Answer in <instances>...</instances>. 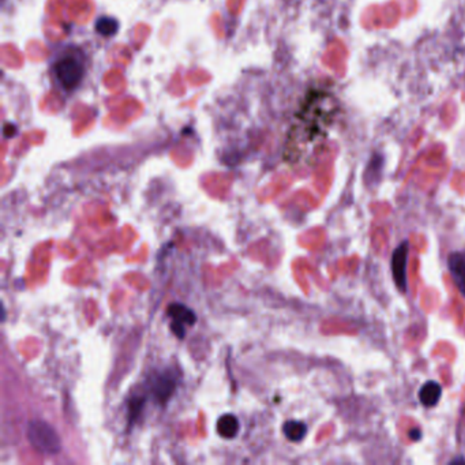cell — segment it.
<instances>
[{"mask_svg":"<svg viewBox=\"0 0 465 465\" xmlns=\"http://www.w3.org/2000/svg\"><path fill=\"white\" fill-rule=\"evenodd\" d=\"M336 114V100L331 94L322 91L310 92L288 135L285 160L288 163L299 162L310 145L325 138Z\"/></svg>","mask_w":465,"mask_h":465,"instance_id":"obj_1","label":"cell"},{"mask_svg":"<svg viewBox=\"0 0 465 465\" xmlns=\"http://www.w3.org/2000/svg\"><path fill=\"white\" fill-rule=\"evenodd\" d=\"M53 78L56 86L62 91L74 92L80 88L83 81L85 80L86 56L83 50L77 47H67L54 59Z\"/></svg>","mask_w":465,"mask_h":465,"instance_id":"obj_2","label":"cell"},{"mask_svg":"<svg viewBox=\"0 0 465 465\" xmlns=\"http://www.w3.org/2000/svg\"><path fill=\"white\" fill-rule=\"evenodd\" d=\"M26 435H28L31 445L34 446L39 453L54 456V454H58L59 451H61V437H59L55 429H54L51 424H48L47 421L32 420L31 423L28 424Z\"/></svg>","mask_w":465,"mask_h":465,"instance_id":"obj_3","label":"cell"},{"mask_svg":"<svg viewBox=\"0 0 465 465\" xmlns=\"http://www.w3.org/2000/svg\"><path fill=\"white\" fill-rule=\"evenodd\" d=\"M408 244L401 243L394 250L391 257V272L394 282L401 292L407 291Z\"/></svg>","mask_w":465,"mask_h":465,"instance_id":"obj_4","label":"cell"},{"mask_svg":"<svg viewBox=\"0 0 465 465\" xmlns=\"http://www.w3.org/2000/svg\"><path fill=\"white\" fill-rule=\"evenodd\" d=\"M167 312L170 317H173V331H175L176 336L181 337V339L184 336V323L193 326L194 325L195 320H197L194 312L187 309L183 304H171V306L168 307Z\"/></svg>","mask_w":465,"mask_h":465,"instance_id":"obj_5","label":"cell"},{"mask_svg":"<svg viewBox=\"0 0 465 465\" xmlns=\"http://www.w3.org/2000/svg\"><path fill=\"white\" fill-rule=\"evenodd\" d=\"M449 272L453 277L459 290L465 296V254L464 252H453L448 260Z\"/></svg>","mask_w":465,"mask_h":465,"instance_id":"obj_6","label":"cell"},{"mask_svg":"<svg viewBox=\"0 0 465 465\" xmlns=\"http://www.w3.org/2000/svg\"><path fill=\"white\" fill-rule=\"evenodd\" d=\"M440 396H442V388L435 381H429V382L424 383L420 391H419V399H420L424 407H434L440 401Z\"/></svg>","mask_w":465,"mask_h":465,"instance_id":"obj_7","label":"cell"},{"mask_svg":"<svg viewBox=\"0 0 465 465\" xmlns=\"http://www.w3.org/2000/svg\"><path fill=\"white\" fill-rule=\"evenodd\" d=\"M239 431V420L235 415H231V413H225V415L220 416L219 420H217V432H219L220 437L230 438L236 437Z\"/></svg>","mask_w":465,"mask_h":465,"instance_id":"obj_8","label":"cell"},{"mask_svg":"<svg viewBox=\"0 0 465 465\" xmlns=\"http://www.w3.org/2000/svg\"><path fill=\"white\" fill-rule=\"evenodd\" d=\"M285 437L292 442H299L306 437L307 426L302 421L298 420H288L287 423L282 427Z\"/></svg>","mask_w":465,"mask_h":465,"instance_id":"obj_9","label":"cell"},{"mask_svg":"<svg viewBox=\"0 0 465 465\" xmlns=\"http://www.w3.org/2000/svg\"><path fill=\"white\" fill-rule=\"evenodd\" d=\"M118 23L116 21L111 20V18L104 17L100 18L97 21V31L103 35V36H113L118 32Z\"/></svg>","mask_w":465,"mask_h":465,"instance_id":"obj_10","label":"cell"},{"mask_svg":"<svg viewBox=\"0 0 465 465\" xmlns=\"http://www.w3.org/2000/svg\"><path fill=\"white\" fill-rule=\"evenodd\" d=\"M410 435L413 440H419V438H420V432H419L418 430H413L412 432H410Z\"/></svg>","mask_w":465,"mask_h":465,"instance_id":"obj_11","label":"cell"}]
</instances>
